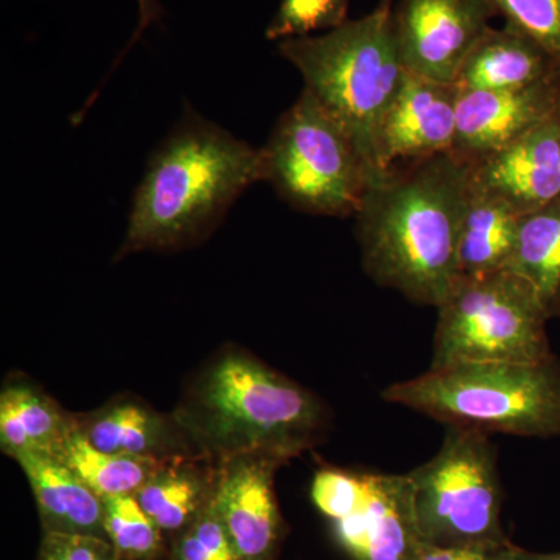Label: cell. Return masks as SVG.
<instances>
[{"label":"cell","mask_w":560,"mask_h":560,"mask_svg":"<svg viewBox=\"0 0 560 560\" xmlns=\"http://www.w3.org/2000/svg\"><path fill=\"white\" fill-rule=\"evenodd\" d=\"M471 165L455 153L400 164L370 180L355 215L364 271L378 287L440 307L458 279Z\"/></svg>","instance_id":"obj_1"},{"label":"cell","mask_w":560,"mask_h":560,"mask_svg":"<svg viewBox=\"0 0 560 560\" xmlns=\"http://www.w3.org/2000/svg\"><path fill=\"white\" fill-rule=\"evenodd\" d=\"M256 183H261L260 149L184 109L147 162L116 260L200 245Z\"/></svg>","instance_id":"obj_2"},{"label":"cell","mask_w":560,"mask_h":560,"mask_svg":"<svg viewBox=\"0 0 560 560\" xmlns=\"http://www.w3.org/2000/svg\"><path fill=\"white\" fill-rule=\"evenodd\" d=\"M172 415L197 456L217 464L243 455L289 463L329 429L319 397L235 346L197 372Z\"/></svg>","instance_id":"obj_3"},{"label":"cell","mask_w":560,"mask_h":560,"mask_svg":"<svg viewBox=\"0 0 560 560\" xmlns=\"http://www.w3.org/2000/svg\"><path fill=\"white\" fill-rule=\"evenodd\" d=\"M278 51L301 73L304 90L348 132L372 178L382 175V121L408 73L397 49L390 9L377 7L319 35L279 40Z\"/></svg>","instance_id":"obj_4"},{"label":"cell","mask_w":560,"mask_h":560,"mask_svg":"<svg viewBox=\"0 0 560 560\" xmlns=\"http://www.w3.org/2000/svg\"><path fill=\"white\" fill-rule=\"evenodd\" d=\"M389 404L447 427L512 436L560 438V360L464 363L429 370L382 393Z\"/></svg>","instance_id":"obj_5"},{"label":"cell","mask_w":560,"mask_h":560,"mask_svg":"<svg viewBox=\"0 0 560 560\" xmlns=\"http://www.w3.org/2000/svg\"><path fill=\"white\" fill-rule=\"evenodd\" d=\"M260 160L261 180L308 215H355L372 179L348 132L307 90L276 121Z\"/></svg>","instance_id":"obj_6"},{"label":"cell","mask_w":560,"mask_h":560,"mask_svg":"<svg viewBox=\"0 0 560 560\" xmlns=\"http://www.w3.org/2000/svg\"><path fill=\"white\" fill-rule=\"evenodd\" d=\"M550 319L533 287L514 272L458 276L438 307L430 370L551 359Z\"/></svg>","instance_id":"obj_7"},{"label":"cell","mask_w":560,"mask_h":560,"mask_svg":"<svg viewBox=\"0 0 560 560\" xmlns=\"http://www.w3.org/2000/svg\"><path fill=\"white\" fill-rule=\"evenodd\" d=\"M422 541L438 547H506L497 451L488 434L447 427L440 452L408 471Z\"/></svg>","instance_id":"obj_8"},{"label":"cell","mask_w":560,"mask_h":560,"mask_svg":"<svg viewBox=\"0 0 560 560\" xmlns=\"http://www.w3.org/2000/svg\"><path fill=\"white\" fill-rule=\"evenodd\" d=\"M495 16L490 0H394L390 7L405 69L441 83H456Z\"/></svg>","instance_id":"obj_9"},{"label":"cell","mask_w":560,"mask_h":560,"mask_svg":"<svg viewBox=\"0 0 560 560\" xmlns=\"http://www.w3.org/2000/svg\"><path fill=\"white\" fill-rule=\"evenodd\" d=\"M459 88L407 73L378 135L381 171L452 153L458 127Z\"/></svg>","instance_id":"obj_10"},{"label":"cell","mask_w":560,"mask_h":560,"mask_svg":"<svg viewBox=\"0 0 560 560\" xmlns=\"http://www.w3.org/2000/svg\"><path fill=\"white\" fill-rule=\"evenodd\" d=\"M282 460L243 455L217 464L213 506L242 560H275L280 539V512L275 475Z\"/></svg>","instance_id":"obj_11"},{"label":"cell","mask_w":560,"mask_h":560,"mask_svg":"<svg viewBox=\"0 0 560 560\" xmlns=\"http://www.w3.org/2000/svg\"><path fill=\"white\" fill-rule=\"evenodd\" d=\"M560 106V75L510 91H460L452 153L475 165L506 149Z\"/></svg>","instance_id":"obj_12"},{"label":"cell","mask_w":560,"mask_h":560,"mask_svg":"<svg viewBox=\"0 0 560 560\" xmlns=\"http://www.w3.org/2000/svg\"><path fill=\"white\" fill-rule=\"evenodd\" d=\"M359 510L334 522V533L352 560H416L422 537L416 525L408 474L364 471Z\"/></svg>","instance_id":"obj_13"},{"label":"cell","mask_w":560,"mask_h":560,"mask_svg":"<svg viewBox=\"0 0 560 560\" xmlns=\"http://www.w3.org/2000/svg\"><path fill=\"white\" fill-rule=\"evenodd\" d=\"M471 186L528 213L560 197V106L506 149L471 165Z\"/></svg>","instance_id":"obj_14"},{"label":"cell","mask_w":560,"mask_h":560,"mask_svg":"<svg viewBox=\"0 0 560 560\" xmlns=\"http://www.w3.org/2000/svg\"><path fill=\"white\" fill-rule=\"evenodd\" d=\"M73 422L84 440L106 453L156 460L197 456L172 412L154 410L139 397H114L97 410L73 415Z\"/></svg>","instance_id":"obj_15"},{"label":"cell","mask_w":560,"mask_h":560,"mask_svg":"<svg viewBox=\"0 0 560 560\" xmlns=\"http://www.w3.org/2000/svg\"><path fill=\"white\" fill-rule=\"evenodd\" d=\"M560 75L550 51L514 25L490 27L459 70L460 91H510Z\"/></svg>","instance_id":"obj_16"},{"label":"cell","mask_w":560,"mask_h":560,"mask_svg":"<svg viewBox=\"0 0 560 560\" xmlns=\"http://www.w3.org/2000/svg\"><path fill=\"white\" fill-rule=\"evenodd\" d=\"M27 477L44 533L105 537V504L61 460L49 455L16 459Z\"/></svg>","instance_id":"obj_17"},{"label":"cell","mask_w":560,"mask_h":560,"mask_svg":"<svg viewBox=\"0 0 560 560\" xmlns=\"http://www.w3.org/2000/svg\"><path fill=\"white\" fill-rule=\"evenodd\" d=\"M73 427L46 390L32 382L5 383L0 393V448L14 460L27 455H57Z\"/></svg>","instance_id":"obj_18"},{"label":"cell","mask_w":560,"mask_h":560,"mask_svg":"<svg viewBox=\"0 0 560 560\" xmlns=\"http://www.w3.org/2000/svg\"><path fill=\"white\" fill-rule=\"evenodd\" d=\"M217 475V463L197 456L164 460L135 499L164 536H176L213 499Z\"/></svg>","instance_id":"obj_19"},{"label":"cell","mask_w":560,"mask_h":560,"mask_svg":"<svg viewBox=\"0 0 560 560\" xmlns=\"http://www.w3.org/2000/svg\"><path fill=\"white\" fill-rule=\"evenodd\" d=\"M521 213L506 201L471 186L458 242V276L506 270Z\"/></svg>","instance_id":"obj_20"},{"label":"cell","mask_w":560,"mask_h":560,"mask_svg":"<svg viewBox=\"0 0 560 560\" xmlns=\"http://www.w3.org/2000/svg\"><path fill=\"white\" fill-rule=\"evenodd\" d=\"M506 271L533 287L552 318L560 302V197L521 215Z\"/></svg>","instance_id":"obj_21"},{"label":"cell","mask_w":560,"mask_h":560,"mask_svg":"<svg viewBox=\"0 0 560 560\" xmlns=\"http://www.w3.org/2000/svg\"><path fill=\"white\" fill-rule=\"evenodd\" d=\"M55 458L102 499L135 497L164 460L98 451L75 429L69 431Z\"/></svg>","instance_id":"obj_22"},{"label":"cell","mask_w":560,"mask_h":560,"mask_svg":"<svg viewBox=\"0 0 560 560\" xmlns=\"http://www.w3.org/2000/svg\"><path fill=\"white\" fill-rule=\"evenodd\" d=\"M105 504L106 539L125 560H156L164 547V533L142 510L135 497H110Z\"/></svg>","instance_id":"obj_23"},{"label":"cell","mask_w":560,"mask_h":560,"mask_svg":"<svg viewBox=\"0 0 560 560\" xmlns=\"http://www.w3.org/2000/svg\"><path fill=\"white\" fill-rule=\"evenodd\" d=\"M349 0H282L265 32L270 40L301 38L349 21Z\"/></svg>","instance_id":"obj_24"},{"label":"cell","mask_w":560,"mask_h":560,"mask_svg":"<svg viewBox=\"0 0 560 560\" xmlns=\"http://www.w3.org/2000/svg\"><path fill=\"white\" fill-rule=\"evenodd\" d=\"M171 560H242L228 536L213 499L173 540Z\"/></svg>","instance_id":"obj_25"},{"label":"cell","mask_w":560,"mask_h":560,"mask_svg":"<svg viewBox=\"0 0 560 560\" xmlns=\"http://www.w3.org/2000/svg\"><path fill=\"white\" fill-rule=\"evenodd\" d=\"M506 24L526 33L560 65V0H490Z\"/></svg>","instance_id":"obj_26"},{"label":"cell","mask_w":560,"mask_h":560,"mask_svg":"<svg viewBox=\"0 0 560 560\" xmlns=\"http://www.w3.org/2000/svg\"><path fill=\"white\" fill-rule=\"evenodd\" d=\"M364 474L334 467L316 471L311 490L313 503L331 523L341 521L359 510L364 500Z\"/></svg>","instance_id":"obj_27"},{"label":"cell","mask_w":560,"mask_h":560,"mask_svg":"<svg viewBox=\"0 0 560 560\" xmlns=\"http://www.w3.org/2000/svg\"><path fill=\"white\" fill-rule=\"evenodd\" d=\"M39 560H125L105 537L44 533Z\"/></svg>","instance_id":"obj_28"},{"label":"cell","mask_w":560,"mask_h":560,"mask_svg":"<svg viewBox=\"0 0 560 560\" xmlns=\"http://www.w3.org/2000/svg\"><path fill=\"white\" fill-rule=\"evenodd\" d=\"M138 28H136L135 33H132L130 43H128V46L125 47L124 51H121V54L119 55V58H117L114 68H116V66L119 65V60L124 58V55L127 54V51L130 50L132 46H135L136 40H138L140 36H142V33L145 32V28L149 27V25L154 24V22H160L162 14H164V10H162L160 0H138Z\"/></svg>","instance_id":"obj_29"},{"label":"cell","mask_w":560,"mask_h":560,"mask_svg":"<svg viewBox=\"0 0 560 560\" xmlns=\"http://www.w3.org/2000/svg\"><path fill=\"white\" fill-rule=\"evenodd\" d=\"M508 560H560L559 552H534L512 545L508 552Z\"/></svg>","instance_id":"obj_30"},{"label":"cell","mask_w":560,"mask_h":560,"mask_svg":"<svg viewBox=\"0 0 560 560\" xmlns=\"http://www.w3.org/2000/svg\"><path fill=\"white\" fill-rule=\"evenodd\" d=\"M512 547V544L506 545V547L500 548V550H497L493 552L492 556L488 560H508V552H510Z\"/></svg>","instance_id":"obj_31"},{"label":"cell","mask_w":560,"mask_h":560,"mask_svg":"<svg viewBox=\"0 0 560 560\" xmlns=\"http://www.w3.org/2000/svg\"><path fill=\"white\" fill-rule=\"evenodd\" d=\"M394 0H381L378 7H383V9H390L393 7Z\"/></svg>","instance_id":"obj_32"},{"label":"cell","mask_w":560,"mask_h":560,"mask_svg":"<svg viewBox=\"0 0 560 560\" xmlns=\"http://www.w3.org/2000/svg\"><path fill=\"white\" fill-rule=\"evenodd\" d=\"M552 318H559L560 319V302L558 305H556L555 311H552Z\"/></svg>","instance_id":"obj_33"}]
</instances>
